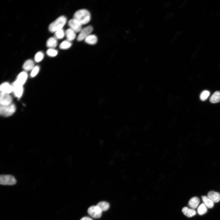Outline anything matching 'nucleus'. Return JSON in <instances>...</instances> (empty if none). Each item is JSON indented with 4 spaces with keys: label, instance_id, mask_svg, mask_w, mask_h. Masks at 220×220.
Masks as SVG:
<instances>
[{
    "label": "nucleus",
    "instance_id": "obj_1",
    "mask_svg": "<svg viewBox=\"0 0 220 220\" xmlns=\"http://www.w3.org/2000/svg\"><path fill=\"white\" fill-rule=\"evenodd\" d=\"M73 17V18L77 20L82 25L87 24L91 19V15L90 12L85 9L77 11L74 13Z\"/></svg>",
    "mask_w": 220,
    "mask_h": 220
},
{
    "label": "nucleus",
    "instance_id": "obj_2",
    "mask_svg": "<svg viewBox=\"0 0 220 220\" xmlns=\"http://www.w3.org/2000/svg\"><path fill=\"white\" fill-rule=\"evenodd\" d=\"M67 20L64 16H61L50 24L49 30L51 32H55L57 31L62 29L66 24Z\"/></svg>",
    "mask_w": 220,
    "mask_h": 220
},
{
    "label": "nucleus",
    "instance_id": "obj_3",
    "mask_svg": "<svg viewBox=\"0 0 220 220\" xmlns=\"http://www.w3.org/2000/svg\"><path fill=\"white\" fill-rule=\"evenodd\" d=\"M16 110L15 105L11 103L7 105H1L0 106V114L4 117H8L12 115Z\"/></svg>",
    "mask_w": 220,
    "mask_h": 220
},
{
    "label": "nucleus",
    "instance_id": "obj_4",
    "mask_svg": "<svg viewBox=\"0 0 220 220\" xmlns=\"http://www.w3.org/2000/svg\"><path fill=\"white\" fill-rule=\"evenodd\" d=\"M16 182L15 178L9 175H2L0 177V183L3 185H13Z\"/></svg>",
    "mask_w": 220,
    "mask_h": 220
},
{
    "label": "nucleus",
    "instance_id": "obj_5",
    "mask_svg": "<svg viewBox=\"0 0 220 220\" xmlns=\"http://www.w3.org/2000/svg\"><path fill=\"white\" fill-rule=\"evenodd\" d=\"M93 30V28L91 26H87L82 28L78 36L77 39L78 41L85 40L90 35Z\"/></svg>",
    "mask_w": 220,
    "mask_h": 220
},
{
    "label": "nucleus",
    "instance_id": "obj_6",
    "mask_svg": "<svg viewBox=\"0 0 220 220\" xmlns=\"http://www.w3.org/2000/svg\"><path fill=\"white\" fill-rule=\"evenodd\" d=\"M88 214L92 217L98 218H100L102 215V211L97 205L90 207L87 210Z\"/></svg>",
    "mask_w": 220,
    "mask_h": 220
},
{
    "label": "nucleus",
    "instance_id": "obj_7",
    "mask_svg": "<svg viewBox=\"0 0 220 220\" xmlns=\"http://www.w3.org/2000/svg\"><path fill=\"white\" fill-rule=\"evenodd\" d=\"M68 25L70 28L76 33L80 32L82 29V24L76 19L73 18L68 22Z\"/></svg>",
    "mask_w": 220,
    "mask_h": 220
},
{
    "label": "nucleus",
    "instance_id": "obj_8",
    "mask_svg": "<svg viewBox=\"0 0 220 220\" xmlns=\"http://www.w3.org/2000/svg\"><path fill=\"white\" fill-rule=\"evenodd\" d=\"M12 85L13 88V92L14 96L18 98H20L23 92V86L18 84L15 81Z\"/></svg>",
    "mask_w": 220,
    "mask_h": 220
},
{
    "label": "nucleus",
    "instance_id": "obj_9",
    "mask_svg": "<svg viewBox=\"0 0 220 220\" xmlns=\"http://www.w3.org/2000/svg\"><path fill=\"white\" fill-rule=\"evenodd\" d=\"M12 98L9 94L1 92L0 95V105H7L10 104L12 101Z\"/></svg>",
    "mask_w": 220,
    "mask_h": 220
},
{
    "label": "nucleus",
    "instance_id": "obj_10",
    "mask_svg": "<svg viewBox=\"0 0 220 220\" xmlns=\"http://www.w3.org/2000/svg\"><path fill=\"white\" fill-rule=\"evenodd\" d=\"M28 76V75L26 72H21L18 75L15 81L19 85L23 86L27 80Z\"/></svg>",
    "mask_w": 220,
    "mask_h": 220
},
{
    "label": "nucleus",
    "instance_id": "obj_11",
    "mask_svg": "<svg viewBox=\"0 0 220 220\" xmlns=\"http://www.w3.org/2000/svg\"><path fill=\"white\" fill-rule=\"evenodd\" d=\"M0 90L1 92L10 94L13 92V88L12 85L7 82H5L1 85Z\"/></svg>",
    "mask_w": 220,
    "mask_h": 220
},
{
    "label": "nucleus",
    "instance_id": "obj_12",
    "mask_svg": "<svg viewBox=\"0 0 220 220\" xmlns=\"http://www.w3.org/2000/svg\"><path fill=\"white\" fill-rule=\"evenodd\" d=\"M207 196L214 203H217L220 200V194L214 191H209L207 193Z\"/></svg>",
    "mask_w": 220,
    "mask_h": 220
},
{
    "label": "nucleus",
    "instance_id": "obj_13",
    "mask_svg": "<svg viewBox=\"0 0 220 220\" xmlns=\"http://www.w3.org/2000/svg\"><path fill=\"white\" fill-rule=\"evenodd\" d=\"M65 33L67 40L70 42L74 40L76 37V32L70 28L67 29Z\"/></svg>",
    "mask_w": 220,
    "mask_h": 220
},
{
    "label": "nucleus",
    "instance_id": "obj_14",
    "mask_svg": "<svg viewBox=\"0 0 220 220\" xmlns=\"http://www.w3.org/2000/svg\"><path fill=\"white\" fill-rule=\"evenodd\" d=\"M200 203V200L198 197H193L189 200L188 205L192 209H194L197 207Z\"/></svg>",
    "mask_w": 220,
    "mask_h": 220
},
{
    "label": "nucleus",
    "instance_id": "obj_15",
    "mask_svg": "<svg viewBox=\"0 0 220 220\" xmlns=\"http://www.w3.org/2000/svg\"><path fill=\"white\" fill-rule=\"evenodd\" d=\"M183 214L188 217H191L195 215L196 211L193 209L189 208L187 207H184L182 209Z\"/></svg>",
    "mask_w": 220,
    "mask_h": 220
},
{
    "label": "nucleus",
    "instance_id": "obj_16",
    "mask_svg": "<svg viewBox=\"0 0 220 220\" xmlns=\"http://www.w3.org/2000/svg\"><path fill=\"white\" fill-rule=\"evenodd\" d=\"M34 63L33 61L31 59L26 60L24 63L23 68L26 71L32 70L35 67Z\"/></svg>",
    "mask_w": 220,
    "mask_h": 220
},
{
    "label": "nucleus",
    "instance_id": "obj_17",
    "mask_svg": "<svg viewBox=\"0 0 220 220\" xmlns=\"http://www.w3.org/2000/svg\"><path fill=\"white\" fill-rule=\"evenodd\" d=\"M57 45V39L54 37H51L47 41L46 45L50 48H54L56 47Z\"/></svg>",
    "mask_w": 220,
    "mask_h": 220
},
{
    "label": "nucleus",
    "instance_id": "obj_18",
    "mask_svg": "<svg viewBox=\"0 0 220 220\" xmlns=\"http://www.w3.org/2000/svg\"><path fill=\"white\" fill-rule=\"evenodd\" d=\"M212 103H216L220 101V92L216 91L211 96L209 99Z\"/></svg>",
    "mask_w": 220,
    "mask_h": 220
},
{
    "label": "nucleus",
    "instance_id": "obj_19",
    "mask_svg": "<svg viewBox=\"0 0 220 220\" xmlns=\"http://www.w3.org/2000/svg\"><path fill=\"white\" fill-rule=\"evenodd\" d=\"M84 40L85 42L88 44L94 45L97 42V38L95 35H90Z\"/></svg>",
    "mask_w": 220,
    "mask_h": 220
},
{
    "label": "nucleus",
    "instance_id": "obj_20",
    "mask_svg": "<svg viewBox=\"0 0 220 220\" xmlns=\"http://www.w3.org/2000/svg\"><path fill=\"white\" fill-rule=\"evenodd\" d=\"M201 197L203 204L207 207L211 208L213 207L214 203L207 196H202Z\"/></svg>",
    "mask_w": 220,
    "mask_h": 220
},
{
    "label": "nucleus",
    "instance_id": "obj_21",
    "mask_svg": "<svg viewBox=\"0 0 220 220\" xmlns=\"http://www.w3.org/2000/svg\"><path fill=\"white\" fill-rule=\"evenodd\" d=\"M97 205L100 208L102 211H106L109 207V204L105 201L99 202Z\"/></svg>",
    "mask_w": 220,
    "mask_h": 220
},
{
    "label": "nucleus",
    "instance_id": "obj_22",
    "mask_svg": "<svg viewBox=\"0 0 220 220\" xmlns=\"http://www.w3.org/2000/svg\"><path fill=\"white\" fill-rule=\"evenodd\" d=\"M207 211L206 206L203 204H201L197 209V212L200 215H202L205 214Z\"/></svg>",
    "mask_w": 220,
    "mask_h": 220
},
{
    "label": "nucleus",
    "instance_id": "obj_23",
    "mask_svg": "<svg viewBox=\"0 0 220 220\" xmlns=\"http://www.w3.org/2000/svg\"><path fill=\"white\" fill-rule=\"evenodd\" d=\"M72 45L71 42L67 40L61 42L59 45V48L61 49H67L70 48Z\"/></svg>",
    "mask_w": 220,
    "mask_h": 220
},
{
    "label": "nucleus",
    "instance_id": "obj_24",
    "mask_svg": "<svg viewBox=\"0 0 220 220\" xmlns=\"http://www.w3.org/2000/svg\"><path fill=\"white\" fill-rule=\"evenodd\" d=\"M65 35V32L62 29L57 31L54 33V37L57 39H61L64 37Z\"/></svg>",
    "mask_w": 220,
    "mask_h": 220
},
{
    "label": "nucleus",
    "instance_id": "obj_25",
    "mask_svg": "<svg viewBox=\"0 0 220 220\" xmlns=\"http://www.w3.org/2000/svg\"><path fill=\"white\" fill-rule=\"evenodd\" d=\"M44 57L43 53L41 51H39L35 54V60L36 62H39L43 59Z\"/></svg>",
    "mask_w": 220,
    "mask_h": 220
},
{
    "label": "nucleus",
    "instance_id": "obj_26",
    "mask_svg": "<svg viewBox=\"0 0 220 220\" xmlns=\"http://www.w3.org/2000/svg\"><path fill=\"white\" fill-rule=\"evenodd\" d=\"M210 93L209 91L207 90H204L201 93L200 95V98L202 101L206 100L209 96Z\"/></svg>",
    "mask_w": 220,
    "mask_h": 220
},
{
    "label": "nucleus",
    "instance_id": "obj_27",
    "mask_svg": "<svg viewBox=\"0 0 220 220\" xmlns=\"http://www.w3.org/2000/svg\"><path fill=\"white\" fill-rule=\"evenodd\" d=\"M46 54L50 57H54L58 54L57 51L53 48H49L46 51Z\"/></svg>",
    "mask_w": 220,
    "mask_h": 220
},
{
    "label": "nucleus",
    "instance_id": "obj_28",
    "mask_svg": "<svg viewBox=\"0 0 220 220\" xmlns=\"http://www.w3.org/2000/svg\"><path fill=\"white\" fill-rule=\"evenodd\" d=\"M39 70V67L38 66H36L32 70L30 76L31 77H35L38 73Z\"/></svg>",
    "mask_w": 220,
    "mask_h": 220
},
{
    "label": "nucleus",
    "instance_id": "obj_29",
    "mask_svg": "<svg viewBox=\"0 0 220 220\" xmlns=\"http://www.w3.org/2000/svg\"><path fill=\"white\" fill-rule=\"evenodd\" d=\"M80 220H93L92 219L88 217H84L82 218Z\"/></svg>",
    "mask_w": 220,
    "mask_h": 220
}]
</instances>
